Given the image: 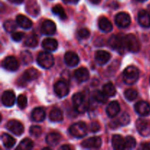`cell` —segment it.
<instances>
[{
    "mask_svg": "<svg viewBox=\"0 0 150 150\" xmlns=\"http://www.w3.org/2000/svg\"><path fill=\"white\" fill-rule=\"evenodd\" d=\"M60 149H72V147L70 146H69V145H64V146H62L61 147H60Z\"/></svg>",
    "mask_w": 150,
    "mask_h": 150,
    "instance_id": "obj_49",
    "label": "cell"
},
{
    "mask_svg": "<svg viewBox=\"0 0 150 150\" xmlns=\"http://www.w3.org/2000/svg\"><path fill=\"white\" fill-rule=\"evenodd\" d=\"M118 122L120 125H122V126L127 125L130 122V115L126 112L123 113V114L120 116V118H119Z\"/></svg>",
    "mask_w": 150,
    "mask_h": 150,
    "instance_id": "obj_39",
    "label": "cell"
},
{
    "mask_svg": "<svg viewBox=\"0 0 150 150\" xmlns=\"http://www.w3.org/2000/svg\"><path fill=\"white\" fill-rule=\"evenodd\" d=\"M38 64L42 68L48 69L52 67L54 64V58L52 54L47 51L41 52L38 54L37 58Z\"/></svg>",
    "mask_w": 150,
    "mask_h": 150,
    "instance_id": "obj_4",
    "label": "cell"
},
{
    "mask_svg": "<svg viewBox=\"0 0 150 150\" xmlns=\"http://www.w3.org/2000/svg\"><path fill=\"white\" fill-rule=\"evenodd\" d=\"M120 111V105L117 101H111L106 108V113L111 118L118 115Z\"/></svg>",
    "mask_w": 150,
    "mask_h": 150,
    "instance_id": "obj_21",
    "label": "cell"
},
{
    "mask_svg": "<svg viewBox=\"0 0 150 150\" xmlns=\"http://www.w3.org/2000/svg\"><path fill=\"white\" fill-rule=\"evenodd\" d=\"M98 25H99V28L103 31V32L108 33V32H111L113 29L112 23H111L109 20L105 17H101L99 19V22H98Z\"/></svg>",
    "mask_w": 150,
    "mask_h": 150,
    "instance_id": "obj_27",
    "label": "cell"
},
{
    "mask_svg": "<svg viewBox=\"0 0 150 150\" xmlns=\"http://www.w3.org/2000/svg\"><path fill=\"white\" fill-rule=\"evenodd\" d=\"M64 62L67 66L70 67H76L79 63V57L76 53L73 51H67L64 54Z\"/></svg>",
    "mask_w": 150,
    "mask_h": 150,
    "instance_id": "obj_16",
    "label": "cell"
},
{
    "mask_svg": "<svg viewBox=\"0 0 150 150\" xmlns=\"http://www.w3.org/2000/svg\"><path fill=\"white\" fill-rule=\"evenodd\" d=\"M108 97L104 93L103 91H100V90H96L95 92H94L93 93V99L95 100L96 102L99 103L104 104L107 102L108 100Z\"/></svg>",
    "mask_w": 150,
    "mask_h": 150,
    "instance_id": "obj_31",
    "label": "cell"
},
{
    "mask_svg": "<svg viewBox=\"0 0 150 150\" xmlns=\"http://www.w3.org/2000/svg\"><path fill=\"white\" fill-rule=\"evenodd\" d=\"M136 1H142V2H143V1H146V0H136Z\"/></svg>",
    "mask_w": 150,
    "mask_h": 150,
    "instance_id": "obj_51",
    "label": "cell"
},
{
    "mask_svg": "<svg viewBox=\"0 0 150 150\" xmlns=\"http://www.w3.org/2000/svg\"><path fill=\"white\" fill-rule=\"evenodd\" d=\"M21 59L22 62L24 64H29L32 62L33 61V57H32V54L28 51H23L21 53Z\"/></svg>",
    "mask_w": 150,
    "mask_h": 150,
    "instance_id": "obj_36",
    "label": "cell"
},
{
    "mask_svg": "<svg viewBox=\"0 0 150 150\" xmlns=\"http://www.w3.org/2000/svg\"><path fill=\"white\" fill-rule=\"evenodd\" d=\"M102 145V139L98 136H94L82 142L81 146L86 149H99Z\"/></svg>",
    "mask_w": 150,
    "mask_h": 150,
    "instance_id": "obj_11",
    "label": "cell"
},
{
    "mask_svg": "<svg viewBox=\"0 0 150 150\" xmlns=\"http://www.w3.org/2000/svg\"><path fill=\"white\" fill-rule=\"evenodd\" d=\"M70 133L73 136L76 138L84 137L88 133L87 125L84 122H79L74 123L70 127Z\"/></svg>",
    "mask_w": 150,
    "mask_h": 150,
    "instance_id": "obj_3",
    "label": "cell"
},
{
    "mask_svg": "<svg viewBox=\"0 0 150 150\" xmlns=\"http://www.w3.org/2000/svg\"><path fill=\"white\" fill-rule=\"evenodd\" d=\"M63 113L61 109L59 108H54L51 109L49 114V119L51 122H59L63 120Z\"/></svg>",
    "mask_w": 150,
    "mask_h": 150,
    "instance_id": "obj_28",
    "label": "cell"
},
{
    "mask_svg": "<svg viewBox=\"0 0 150 150\" xmlns=\"http://www.w3.org/2000/svg\"><path fill=\"white\" fill-rule=\"evenodd\" d=\"M73 103L74 105L75 110L77 112L80 113H84L86 110L88 109V104L87 101L86 100L85 96L81 92L75 94L73 96Z\"/></svg>",
    "mask_w": 150,
    "mask_h": 150,
    "instance_id": "obj_2",
    "label": "cell"
},
{
    "mask_svg": "<svg viewBox=\"0 0 150 150\" xmlns=\"http://www.w3.org/2000/svg\"><path fill=\"white\" fill-rule=\"evenodd\" d=\"M89 1H90L91 3H92V4H99L101 0H89Z\"/></svg>",
    "mask_w": 150,
    "mask_h": 150,
    "instance_id": "obj_50",
    "label": "cell"
},
{
    "mask_svg": "<svg viewBox=\"0 0 150 150\" xmlns=\"http://www.w3.org/2000/svg\"><path fill=\"white\" fill-rule=\"evenodd\" d=\"M103 91L108 97H114L117 94L115 86L111 82H108L103 87Z\"/></svg>",
    "mask_w": 150,
    "mask_h": 150,
    "instance_id": "obj_32",
    "label": "cell"
},
{
    "mask_svg": "<svg viewBox=\"0 0 150 150\" xmlns=\"http://www.w3.org/2000/svg\"><path fill=\"white\" fill-rule=\"evenodd\" d=\"M57 26L54 22L51 20H45L41 25V31L44 35H52L55 34Z\"/></svg>",
    "mask_w": 150,
    "mask_h": 150,
    "instance_id": "obj_15",
    "label": "cell"
},
{
    "mask_svg": "<svg viewBox=\"0 0 150 150\" xmlns=\"http://www.w3.org/2000/svg\"><path fill=\"white\" fill-rule=\"evenodd\" d=\"M136 145V141L133 136H128L125 138V149H131L135 148Z\"/></svg>",
    "mask_w": 150,
    "mask_h": 150,
    "instance_id": "obj_40",
    "label": "cell"
},
{
    "mask_svg": "<svg viewBox=\"0 0 150 150\" xmlns=\"http://www.w3.org/2000/svg\"><path fill=\"white\" fill-rule=\"evenodd\" d=\"M65 3H70V4H77L79 0H63Z\"/></svg>",
    "mask_w": 150,
    "mask_h": 150,
    "instance_id": "obj_48",
    "label": "cell"
},
{
    "mask_svg": "<svg viewBox=\"0 0 150 150\" xmlns=\"http://www.w3.org/2000/svg\"><path fill=\"white\" fill-rule=\"evenodd\" d=\"M135 110L141 116H146L150 113V106L146 101H139L135 105Z\"/></svg>",
    "mask_w": 150,
    "mask_h": 150,
    "instance_id": "obj_19",
    "label": "cell"
},
{
    "mask_svg": "<svg viewBox=\"0 0 150 150\" xmlns=\"http://www.w3.org/2000/svg\"><path fill=\"white\" fill-rule=\"evenodd\" d=\"M42 128L40 126L33 125L29 129V133L34 137H40L42 135Z\"/></svg>",
    "mask_w": 150,
    "mask_h": 150,
    "instance_id": "obj_42",
    "label": "cell"
},
{
    "mask_svg": "<svg viewBox=\"0 0 150 150\" xmlns=\"http://www.w3.org/2000/svg\"><path fill=\"white\" fill-rule=\"evenodd\" d=\"M12 39L13 40L16 42H19V41L23 39V38L24 37V33L21 32H13L12 33Z\"/></svg>",
    "mask_w": 150,
    "mask_h": 150,
    "instance_id": "obj_43",
    "label": "cell"
},
{
    "mask_svg": "<svg viewBox=\"0 0 150 150\" xmlns=\"http://www.w3.org/2000/svg\"><path fill=\"white\" fill-rule=\"evenodd\" d=\"M112 145L115 149H125V139L120 135H114L112 137Z\"/></svg>",
    "mask_w": 150,
    "mask_h": 150,
    "instance_id": "obj_26",
    "label": "cell"
},
{
    "mask_svg": "<svg viewBox=\"0 0 150 150\" xmlns=\"http://www.w3.org/2000/svg\"><path fill=\"white\" fill-rule=\"evenodd\" d=\"M26 11L32 16H37L40 13V8L36 0H29L26 5Z\"/></svg>",
    "mask_w": 150,
    "mask_h": 150,
    "instance_id": "obj_29",
    "label": "cell"
},
{
    "mask_svg": "<svg viewBox=\"0 0 150 150\" xmlns=\"http://www.w3.org/2000/svg\"><path fill=\"white\" fill-rule=\"evenodd\" d=\"M38 44V38L37 35H32L27 37V38L25 40V45L26 46L29 48H35Z\"/></svg>",
    "mask_w": 150,
    "mask_h": 150,
    "instance_id": "obj_35",
    "label": "cell"
},
{
    "mask_svg": "<svg viewBox=\"0 0 150 150\" xmlns=\"http://www.w3.org/2000/svg\"><path fill=\"white\" fill-rule=\"evenodd\" d=\"M78 35H79V38H82V39H85V38H89V35H90V32L87 29L83 28V29H79V32H78Z\"/></svg>",
    "mask_w": 150,
    "mask_h": 150,
    "instance_id": "obj_44",
    "label": "cell"
},
{
    "mask_svg": "<svg viewBox=\"0 0 150 150\" xmlns=\"http://www.w3.org/2000/svg\"><path fill=\"white\" fill-rule=\"evenodd\" d=\"M61 135L57 133H50L47 135L46 139H45V142L48 144L49 146H55L61 141Z\"/></svg>",
    "mask_w": 150,
    "mask_h": 150,
    "instance_id": "obj_25",
    "label": "cell"
},
{
    "mask_svg": "<svg viewBox=\"0 0 150 150\" xmlns=\"http://www.w3.org/2000/svg\"><path fill=\"white\" fill-rule=\"evenodd\" d=\"M138 21H139V24L143 27H150V14L146 10H142L139 12Z\"/></svg>",
    "mask_w": 150,
    "mask_h": 150,
    "instance_id": "obj_18",
    "label": "cell"
},
{
    "mask_svg": "<svg viewBox=\"0 0 150 150\" xmlns=\"http://www.w3.org/2000/svg\"><path fill=\"white\" fill-rule=\"evenodd\" d=\"M2 67L8 71H16L19 67V62L15 57H7L3 60Z\"/></svg>",
    "mask_w": 150,
    "mask_h": 150,
    "instance_id": "obj_12",
    "label": "cell"
},
{
    "mask_svg": "<svg viewBox=\"0 0 150 150\" xmlns=\"http://www.w3.org/2000/svg\"><path fill=\"white\" fill-rule=\"evenodd\" d=\"M17 103L21 109H24L27 106V98L25 95H20L18 97Z\"/></svg>",
    "mask_w": 150,
    "mask_h": 150,
    "instance_id": "obj_41",
    "label": "cell"
},
{
    "mask_svg": "<svg viewBox=\"0 0 150 150\" xmlns=\"http://www.w3.org/2000/svg\"><path fill=\"white\" fill-rule=\"evenodd\" d=\"M40 76V73L35 68H29L23 73L21 77L18 79V83L21 86H25L26 83L29 81L36 80Z\"/></svg>",
    "mask_w": 150,
    "mask_h": 150,
    "instance_id": "obj_6",
    "label": "cell"
},
{
    "mask_svg": "<svg viewBox=\"0 0 150 150\" xmlns=\"http://www.w3.org/2000/svg\"><path fill=\"white\" fill-rule=\"evenodd\" d=\"M17 22H15L13 20H7L4 23V28L5 31L10 33H13L17 28Z\"/></svg>",
    "mask_w": 150,
    "mask_h": 150,
    "instance_id": "obj_37",
    "label": "cell"
},
{
    "mask_svg": "<svg viewBox=\"0 0 150 150\" xmlns=\"http://www.w3.org/2000/svg\"><path fill=\"white\" fill-rule=\"evenodd\" d=\"M115 23L119 27L126 28L130 26L131 23V18L130 15L125 12H120L116 16Z\"/></svg>",
    "mask_w": 150,
    "mask_h": 150,
    "instance_id": "obj_10",
    "label": "cell"
},
{
    "mask_svg": "<svg viewBox=\"0 0 150 150\" xmlns=\"http://www.w3.org/2000/svg\"><path fill=\"white\" fill-rule=\"evenodd\" d=\"M52 12L55 15L58 16L62 20H64V19L67 18V15H66L65 11H64L62 6H61L60 4H57V5L54 6L52 8Z\"/></svg>",
    "mask_w": 150,
    "mask_h": 150,
    "instance_id": "obj_34",
    "label": "cell"
},
{
    "mask_svg": "<svg viewBox=\"0 0 150 150\" xmlns=\"http://www.w3.org/2000/svg\"><path fill=\"white\" fill-rule=\"evenodd\" d=\"M54 92L59 98H64L69 94V86L64 81H59L54 84Z\"/></svg>",
    "mask_w": 150,
    "mask_h": 150,
    "instance_id": "obj_8",
    "label": "cell"
},
{
    "mask_svg": "<svg viewBox=\"0 0 150 150\" xmlns=\"http://www.w3.org/2000/svg\"><path fill=\"white\" fill-rule=\"evenodd\" d=\"M33 147V142L31 139L26 138V139H24L20 142V144H19V145L16 149L18 150H29L32 149Z\"/></svg>",
    "mask_w": 150,
    "mask_h": 150,
    "instance_id": "obj_33",
    "label": "cell"
},
{
    "mask_svg": "<svg viewBox=\"0 0 150 150\" xmlns=\"http://www.w3.org/2000/svg\"><path fill=\"white\" fill-rule=\"evenodd\" d=\"M125 97L129 101H133L136 100L138 97L137 91L133 89H127L125 92Z\"/></svg>",
    "mask_w": 150,
    "mask_h": 150,
    "instance_id": "obj_38",
    "label": "cell"
},
{
    "mask_svg": "<svg viewBox=\"0 0 150 150\" xmlns=\"http://www.w3.org/2000/svg\"><path fill=\"white\" fill-rule=\"evenodd\" d=\"M142 149L145 150H150V142H146L142 144Z\"/></svg>",
    "mask_w": 150,
    "mask_h": 150,
    "instance_id": "obj_46",
    "label": "cell"
},
{
    "mask_svg": "<svg viewBox=\"0 0 150 150\" xmlns=\"http://www.w3.org/2000/svg\"><path fill=\"white\" fill-rule=\"evenodd\" d=\"M1 102L3 105L7 107L13 106L16 102V95L11 90H7L3 92L1 95Z\"/></svg>",
    "mask_w": 150,
    "mask_h": 150,
    "instance_id": "obj_14",
    "label": "cell"
},
{
    "mask_svg": "<svg viewBox=\"0 0 150 150\" xmlns=\"http://www.w3.org/2000/svg\"><path fill=\"white\" fill-rule=\"evenodd\" d=\"M74 76L79 82H84L89 79V73L85 67H80L74 72Z\"/></svg>",
    "mask_w": 150,
    "mask_h": 150,
    "instance_id": "obj_22",
    "label": "cell"
},
{
    "mask_svg": "<svg viewBox=\"0 0 150 150\" xmlns=\"http://www.w3.org/2000/svg\"><path fill=\"white\" fill-rule=\"evenodd\" d=\"M90 129L92 133H97V132H98L100 130V125L98 122H93L91 124Z\"/></svg>",
    "mask_w": 150,
    "mask_h": 150,
    "instance_id": "obj_45",
    "label": "cell"
},
{
    "mask_svg": "<svg viewBox=\"0 0 150 150\" xmlns=\"http://www.w3.org/2000/svg\"><path fill=\"white\" fill-rule=\"evenodd\" d=\"M136 128L142 136H148L150 135V124L148 120L139 119L136 121Z\"/></svg>",
    "mask_w": 150,
    "mask_h": 150,
    "instance_id": "obj_13",
    "label": "cell"
},
{
    "mask_svg": "<svg viewBox=\"0 0 150 150\" xmlns=\"http://www.w3.org/2000/svg\"><path fill=\"white\" fill-rule=\"evenodd\" d=\"M123 81L126 84L132 85L136 83L139 78V71L137 67L129 66L123 72Z\"/></svg>",
    "mask_w": 150,
    "mask_h": 150,
    "instance_id": "obj_1",
    "label": "cell"
},
{
    "mask_svg": "<svg viewBox=\"0 0 150 150\" xmlns=\"http://www.w3.org/2000/svg\"><path fill=\"white\" fill-rule=\"evenodd\" d=\"M16 22L18 25L23 29H30L32 26V21L27 18L26 16L23 15H19L16 17Z\"/></svg>",
    "mask_w": 150,
    "mask_h": 150,
    "instance_id": "obj_24",
    "label": "cell"
},
{
    "mask_svg": "<svg viewBox=\"0 0 150 150\" xmlns=\"http://www.w3.org/2000/svg\"><path fill=\"white\" fill-rule=\"evenodd\" d=\"M31 117H32V120L34 122H42L45 119V111H44L42 108H40V107L35 108L32 111Z\"/></svg>",
    "mask_w": 150,
    "mask_h": 150,
    "instance_id": "obj_23",
    "label": "cell"
},
{
    "mask_svg": "<svg viewBox=\"0 0 150 150\" xmlns=\"http://www.w3.org/2000/svg\"><path fill=\"white\" fill-rule=\"evenodd\" d=\"M111 59V54L108 51L100 50L98 51L95 54V60L97 63L100 65H103L106 64Z\"/></svg>",
    "mask_w": 150,
    "mask_h": 150,
    "instance_id": "obj_17",
    "label": "cell"
},
{
    "mask_svg": "<svg viewBox=\"0 0 150 150\" xmlns=\"http://www.w3.org/2000/svg\"><path fill=\"white\" fill-rule=\"evenodd\" d=\"M10 3H13V4H20L21 3L23 2L24 0H8Z\"/></svg>",
    "mask_w": 150,
    "mask_h": 150,
    "instance_id": "obj_47",
    "label": "cell"
},
{
    "mask_svg": "<svg viewBox=\"0 0 150 150\" xmlns=\"http://www.w3.org/2000/svg\"><path fill=\"white\" fill-rule=\"evenodd\" d=\"M124 42L126 48L130 52L137 53L140 50V42H139L138 38L133 34H129V35H126L124 38Z\"/></svg>",
    "mask_w": 150,
    "mask_h": 150,
    "instance_id": "obj_5",
    "label": "cell"
},
{
    "mask_svg": "<svg viewBox=\"0 0 150 150\" xmlns=\"http://www.w3.org/2000/svg\"><path fill=\"white\" fill-rule=\"evenodd\" d=\"M109 46L112 49L115 50L116 51L119 52L120 54H123L124 52V40L122 39L118 35H112L109 38L108 41Z\"/></svg>",
    "mask_w": 150,
    "mask_h": 150,
    "instance_id": "obj_7",
    "label": "cell"
},
{
    "mask_svg": "<svg viewBox=\"0 0 150 150\" xmlns=\"http://www.w3.org/2000/svg\"><path fill=\"white\" fill-rule=\"evenodd\" d=\"M1 139L3 144L7 149H10L16 144V139L7 133H3L1 135Z\"/></svg>",
    "mask_w": 150,
    "mask_h": 150,
    "instance_id": "obj_30",
    "label": "cell"
},
{
    "mask_svg": "<svg viewBox=\"0 0 150 150\" xmlns=\"http://www.w3.org/2000/svg\"><path fill=\"white\" fill-rule=\"evenodd\" d=\"M6 127L9 131L12 132L13 134L16 135V136H21L24 131V127H23L22 123L15 120L8 121Z\"/></svg>",
    "mask_w": 150,
    "mask_h": 150,
    "instance_id": "obj_9",
    "label": "cell"
},
{
    "mask_svg": "<svg viewBox=\"0 0 150 150\" xmlns=\"http://www.w3.org/2000/svg\"><path fill=\"white\" fill-rule=\"evenodd\" d=\"M42 48L48 51H54L58 48V42L56 39L51 38H47L42 40Z\"/></svg>",
    "mask_w": 150,
    "mask_h": 150,
    "instance_id": "obj_20",
    "label": "cell"
}]
</instances>
